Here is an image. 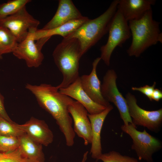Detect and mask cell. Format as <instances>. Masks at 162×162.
<instances>
[{"label": "cell", "mask_w": 162, "mask_h": 162, "mask_svg": "<svg viewBox=\"0 0 162 162\" xmlns=\"http://www.w3.org/2000/svg\"><path fill=\"white\" fill-rule=\"evenodd\" d=\"M25 88L35 96L40 106L56 120L65 137L66 145L72 146L75 134L68 107L73 99L60 93L56 86L50 84L41 83L37 85L27 83Z\"/></svg>", "instance_id": "6da1fadb"}, {"label": "cell", "mask_w": 162, "mask_h": 162, "mask_svg": "<svg viewBox=\"0 0 162 162\" xmlns=\"http://www.w3.org/2000/svg\"><path fill=\"white\" fill-rule=\"evenodd\" d=\"M132 36L131 44L127 50L130 56L140 57L147 49L158 42H162L160 23L154 20L152 9L141 18L129 21Z\"/></svg>", "instance_id": "7a4b0ae2"}, {"label": "cell", "mask_w": 162, "mask_h": 162, "mask_svg": "<svg viewBox=\"0 0 162 162\" xmlns=\"http://www.w3.org/2000/svg\"><path fill=\"white\" fill-rule=\"evenodd\" d=\"M82 56L78 40L75 38L63 39L52 53L54 62L62 73L63 79L57 88L68 86L79 77V61Z\"/></svg>", "instance_id": "3957f363"}, {"label": "cell", "mask_w": 162, "mask_h": 162, "mask_svg": "<svg viewBox=\"0 0 162 162\" xmlns=\"http://www.w3.org/2000/svg\"><path fill=\"white\" fill-rule=\"evenodd\" d=\"M119 0H115L98 17L88 19L74 32L63 39L75 38L79 41L82 55L108 32L111 21L117 10Z\"/></svg>", "instance_id": "277c9868"}, {"label": "cell", "mask_w": 162, "mask_h": 162, "mask_svg": "<svg viewBox=\"0 0 162 162\" xmlns=\"http://www.w3.org/2000/svg\"><path fill=\"white\" fill-rule=\"evenodd\" d=\"M133 124L122 125V130L128 134L132 140L131 149L135 151L140 160L153 162L152 155L162 148L161 141L148 133L145 129L137 130Z\"/></svg>", "instance_id": "5b68a950"}, {"label": "cell", "mask_w": 162, "mask_h": 162, "mask_svg": "<svg viewBox=\"0 0 162 162\" xmlns=\"http://www.w3.org/2000/svg\"><path fill=\"white\" fill-rule=\"evenodd\" d=\"M108 32L107 42L100 49V57L107 66L110 64L111 56L115 48L122 46L131 36L128 21L117 9L111 21Z\"/></svg>", "instance_id": "8992f818"}, {"label": "cell", "mask_w": 162, "mask_h": 162, "mask_svg": "<svg viewBox=\"0 0 162 162\" xmlns=\"http://www.w3.org/2000/svg\"><path fill=\"white\" fill-rule=\"evenodd\" d=\"M129 115L133 124L141 126L155 133L159 132L162 125V108L148 111L140 107L134 95L128 93L125 98Z\"/></svg>", "instance_id": "52a82bcc"}, {"label": "cell", "mask_w": 162, "mask_h": 162, "mask_svg": "<svg viewBox=\"0 0 162 162\" xmlns=\"http://www.w3.org/2000/svg\"><path fill=\"white\" fill-rule=\"evenodd\" d=\"M117 74L113 69H109L106 71L101 84L102 94L105 100L109 103H113L117 107L124 124L127 125L130 123L133 124L129 114L125 98L117 87Z\"/></svg>", "instance_id": "ba28073f"}, {"label": "cell", "mask_w": 162, "mask_h": 162, "mask_svg": "<svg viewBox=\"0 0 162 162\" xmlns=\"http://www.w3.org/2000/svg\"><path fill=\"white\" fill-rule=\"evenodd\" d=\"M36 31H29L27 37L18 43L12 52L17 58L24 60L29 68H38L41 65L44 58L41 49L50 38H43L35 42L34 33Z\"/></svg>", "instance_id": "9c48e42d"}, {"label": "cell", "mask_w": 162, "mask_h": 162, "mask_svg": "<svg viewBox=\"0 0 162 162\" xmlns=\"http://www.w3.org/2000/svg\"><path fill=\"white\" fill-rule=\"evenodd\" d=\"M40 23L28 12L26 6L15 14L0 20V26L8 29L18 43L27 37L29 31L37 30Z\"/></svg>", "instance_id": "30bf717a"}, {"label": "cell", "mask_w": 162, "mask_h": 162, "mask_svg": "<svg viewBox=\"0 0 162 162\" xmlns=\"http://www.w3.org/2000/svg\"><path fill=\"white\" fill-rule=\"evenodd\" d=\"M68 109L74 121L73 128L75 134L83 139L85 145L91 144L92 128L87 110L80 103L73 99L68 105Z\"/></svg>", "instance_id": "8fae6325"}, {"label": "cell", "mask_w": 162, "mask_h": 162, "mask_svg": "<svg viewBox=\"0 0 162 162\" xmlns=\"http://www.w3.org/2000/svg\"><path fill=\"white\" fill-rule=\"evenodd\" d=\"M101 60L100 57L95 58L92 63L90 74L80 76V78L82 88L90 98L95 102L107 107L110 104L102 94L101 82L97 73V67Z\"/></svg>", "instance_id": "7c38bea8"}, {"label": "cell", "mask_w": 162, "mask_h": 162, "mask_svg": "<svg viewBox=\"0 0 162 162\" xmlns=\"http://www.w3.org/2000/svg\"><path fill=\"white\" fill-rule=\"evenodd\" d=\"M17 126L32 139L42 146H48L53 140V135L43 120L32 117L25 124Z\"/></svg>", "instance_id": "4fadbf2b"}, {"label": "cell", "mask_w": 162, "mask_h": 162, "mask_svg": "<svg viewBox=\"0 0 162 162\" xmlns=\"http://www.w3.org/2000/svg\"><path fill=\"white\" fill-rule=\"evenodd\" d=\"M59 91L61 93L74 99L80 103L88 114L98 113L106 108L95 102L90 98L82 87L80 77L66 87L60 88Z\"/></svg>", "instance_id": "5bb4252c"}, {"label": "cell", "mask_w": 162, "mask_h": 162, "mask_svg": "<svg viewBox=\"0 0 162 162\" xmlns=\"http://www.w3.org/2000/svg\"><path fill=\"white\" fill-rule=\"evenodd\" d=\"M70 0H60L56 11L52 19L41 29L47 30L83 17Z\"/></svg>", "instance_id": "9a60e30c"}, {"label": "cell", "mask_w": 162, "mask_h": 162, "mask_svg": "<svg viewBox=\"0 0 162 162\" xmlns=\"http://www.w3.org/2000/svg\"><path fill=\"white\" fill-rule=\"evenodd\" d=\"M113 107L110 105L104 110L98 113L88 114L92 128V137L90 153L92 157L98 160L100 156L102 153L101 143V133L104 121Z\"/></svg>", "instance_id": "2e32d148"}, {"label": "cell", "mask_w": 162, "mask_h": 162, "mask_svg": "<svg viewBox=\"0 0 162 162\" xmlns=\"http://www.w3.org/2000/svg\"><path fill=\"white\" fill-rule=\"evenodd\" d=\"M155 2L154 0H119L117 9L128 22L141 18Z\"/></svg>", "instance_id": "e0dca14e"}, {"label": "cell", "mask_w": 162, "mask_h": 162, "mask_svg": "<svg viewBox=\"0 0 162 162\" xmlns=\"http://www.w3.org/2000/svg\"><path fill=\"white\" fill-rule=\"evenodd\" d=\"M18 138V149L24 158L31 162H45L42 145L34 141L26 133Z\"/></svg>", "instance_id": "ac0fdd59"}, {"label": "cell", "mask_w": 162, "mask_h": 162, "mask_svg": "<svg viewBox=\"0 0 162 162\" xmlns=\"http://www.w3.org/2000/svg\"><path fill=\"white\" fill-rule=\"evenodd\" d=\"M88 19L87 17L83 16L81 19L70 21L52 29L47 30L37 29L34 33V39L37 40L44 38H51L54 35H60L65 38Z\"/></svg>", "instance_id": "d6986e66"}, {"label": "cell", "mask_w": 162, "mask_h": 162, "mask_svg": "<svg viewBox=\"0 0 162 162\" xmlns=\"http://www.w3.org/2000/svg\"><path fill=\"white\" fill-rule=\"evenodd\" d=\"M18 42L16 38L8 28L0 26V54L12 52Z\"/></svg>", "instance_id": "ffe728a7"}, {"label": "cell", "mask_w": 162, "mask_h": 162, "mask_svg": "<svg viewBox=\"0 0 162 162\" xmlns=\"http://www.w3.org/2000/svg\"><path fill=\"white\" fill-rule=\"evenodd\" d=\"M30 0H11L0 4V20L12 15L26 6Z\"/></svg>", "instance_id": "44dd1931"}, {"label": "cell", "mask_w": 162, "mask_h": 162, "mask_svg": "<svg viewBox=\"0 0 162 162\" xmlns=\"http://www.w3.org/2000/svg\"><path fill=\"white\" fill-rule=\"evenodd\" d=\"M25 133L14 122H10L0 116V135L19 137Z\"/></svg>", "instance_id": "7402d4cb"}, {"label": "cell", "mask_w": 162, "mask_h": 162, "mask_svg": "<svg viewBox=\"0 0 162 162\" xmlns=\"http://www.w3.org/2000/svg\"><path fill=\"white\" fill-rule=\"evenodd\" d=\"M103 162H139L136 158L128 156L122 155L115 151H111L103 154L100 156L98 160Z\"/></svg>", "instance_id": "603a6c76"}, {"label": "cell", "mask_w": 162, "mask_h": 162, "mask_svg": "<svg viewBox=\"0 0 162 162\" xmlns=\"http://www.w3.org/2000/svg\"><path fill=\"white\" fill-rule=\"evenodd\" d=\"M19 145L18 137L0 135V152L13 151L18 148Z\"/></svg>", "instance_id": "cb8c5ba5"}, {"label": "cell", "mask_w": 162, "mask_h": 162, "mask_svg": "<svg viewBox=\"0 0 162 162\" xmlns=\"http://www.w3.org/2000/svg\"><path fill=\"white\" fill-rule=\"evenodd\" d=\"M0 162H31L21 154L18 148L12 152H0Z\"/></svg>", "instance_id": "d4e9b609"}, {"label": "cell", "mask_w": 162, "mask_h": 162, "mask_svg": "<svg viewBox=\"0 0 162 162\" xmlns=\"http://www.w3.org/2000/svg\"><path fill=\"white\" fill-rule=\"evenodd\" d=\"M156 82H154L152 86L146 85L140 87H132L131 89L133 91H137L141 92L146 95L149 100L152 101V95L155 89Z\"/></svg>", "instance_id": "484cf974"}, {"label": "cell", "mask_w": 162, "mask_h": 162, "mask_svg": "<svg viewBox=\"0 0 162 162\" xmlns=\"http://www.w3.org/2000/svg\"><path fill=\"white\" fill-rule=\"evenodd\" d=\"M0 116L10 122H14L10 118L5 110L4 106V98L0 93Z\"/></svg>", "instance_id": "4316f807"}, {"label": "cell", "mask_w": 162, "mask_h": 162, "mask_svg": "<svg viewBox=\"0 0 162 162\" xmlns=\"http://www.w3.org/2000/svg\"><path fill=\"white\" fill-rule=\"evenodd\" d=\"M162 98V92L161 90L155 88L152 95V99L159 101Z\"/></svg>", "instance_id": "83f0119b"}, {"label": "cell", "mask_w": 162, "mask_h": 162, "mask_svg": "<svg viewBox=\"0 0 162 162\" xmlns=\"http://www.w3.org/2000/svg\"><path fill=\"white\" fill-rule=\"evenodd\" d=\"M88 152L87 151L84 153L82 159L80 162H86V161L87 158V155Z\"/></svg>", "instance_id": "f1b7e54d"}, {"label": "cell", "mask_w": 162, "mask_h": 162, "mask_svg": "<svg viewBox=\"0 0 162 162\" xmlns=\"http://www.w3.org/2000/svg\"><path fill=\"white\" fill-rule=\"evenodd\" d=\"M2 58V55L0 54V60Z\"/></svg>", "instance_id": "f546056e"}]
</instances>
